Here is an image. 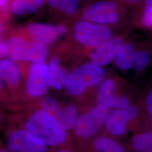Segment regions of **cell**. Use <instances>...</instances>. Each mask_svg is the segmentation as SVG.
<instances>
[{"mask_svg":"<svg viewBox=\"0 0 152 152\" xmlns=\"http://www.w3.org/2000/svg\"><path fill=\"white\" fill-rule=\"evenodd\" d=\"M26 130L48 147H61L67 141V133L42 110L34 113L25 124Z\"/></svg>","mask_w":152,"mask_h":152,"instance_id":"6da1fadb","label":"cell"},{"mask_svg":"<svg viewBox=\"0 0 152 152\" xmlns=\"http://www.w3.org/2000/svg\"><path fill=\"white\" fill-rule=\"evenodd\" d=\"M105 125L109 135L116 137L124 136L130 130L134 133L144 128V115L139 98L127 108L109 112Z\"/></svg>","mask_w":152,"mask_h":152,"instance_id":"7a4b0ae2","label":"cell"},{"mask_svg":"<svg viewBox=\"0 0 152 152\" xmlns=\"http://www.w3.org/2000/svg\"><path fill=\"white\" fill-rule=\"evenodd\" d=\"M0 50L1 56L15 61L44 63L49 55L46 46L18 36L1 41Z\"/></svg>","mask_w":152,"mask_h":152,"instance_id":"3957f363","label":"cell"},{"mask_svg":"<svg viewBox=\"0 0 152 152\" xmlns=\"http://www.w3.org/2000/svg\"><path fill=\"white\" fill-rule=\"evenodd\" d=\"M105 75L106 71L103 66L92 61L87 63L71 72L66 80L65 87L69 94L78 96L88 87L99 85Z\"/></svg>","mask_w":152,"mask_h":152,"instance_id":"277c9868","label":"cell"},{"mask_svg":"<svg viewBox=\"0 0 152 152\" xmlns=\"http://www.w3.org/2000/svg\"><path fill=\"white\" fill-rule=\"evenodd\" d=\"M73 36L82 45L95 49L112 38V32L106 26L82 19L76 22L73 26Z\"/></svg>","mask_w":152,"mask_h":152,"instance_id":"5b68a950","label":"cell"},{"mask_svg":"<svg viewBox=\"0 0 152 152\" xmlns=\"http://www.w3.org/2000/svg\"><path fill=\"white\" fill-rule=\"evenodd\" d=\"M119 85L112 78H106L98 87L96 99L98 104L113 109H124L134 103V97L119 92Z\"/></svg>","mask_w":152,"mask_h":152,"instance_id":"8992f818","label":"cell"},{"mask_svg":"<svg viewBox=\"0 0 152 152\" xmlns=\"http://www.w3.org/2000/svg\"><path fill=\"white\" fill-rule=\"evenodd\" d=\"M109 108L98 104L85 114L79 117L76 126V134L81 139H87L95 135L105 125Z\"/></svg>","mask_w":152,"mask_h":152,"instance_id":"52a82bcc","label":"cell"},{"mask_svg":"<svg viewBox=\"0 0 152 152\" xmlns=\"http://www.w3.org/2000/svg\"><path fill=\"white\" fill-rule=\"evenodd\" d=\"M83 19L100 25L114 24L119 20L117 4L112 1H101L87 6L82 13Z\"/></svg>","mask_w":152,"mask_h":152,"instance_id":"ba28073f","label":"cell"},{"mask_svg":"<svg viewBox=\"0 0 152 152\" xmlns=\"http://www.w3.org/2000/svg\"><path fill=\"white\" fill-rule=\"evenodd\" d=\"M41 108L65 130L76 127L79 117L78 109L75 106L68 105L62 108L55 99L47 96L42 100Z\"/></svg>","mask_w":152,"mask_h":152,"instance_id":"9c48e42d","label":"cell"},{"mask_svg":"<svg viewBox=\"0 0 152 152\" xmlns=\"http://www.w3.org/2000/svg\"><path fill=\"white\" fill-rule=\"evenodd\" d=\"M6 143L11 152H49V147L43 142L21 129L11 131Z\"/></svg>","mask_w":152,"mask_h":152,"instance_id":"30bf717a","label":"cell"},{"mask_svg":"<svg viewBox=\"0 0 152 152\" xmlns=\"http://www.w3.org/2000/svg\"><path fill=\"white\" fill-rule=\"evenodd\" d=\"M26 31L32 41L46 46L53 43L65 34L68 28L61 24L32 23L27 26Z\"/></svg>","mask_w":152,"mask_h":152,"instance_id":"8fae6325","label":"cell"},{"mask_svg":"<svg viewBox=\"0 0 152 152\" xmlns=\"http://www.w3.org/2000/svg\"><path fill=\"white\" fill-rule=\"evenodd\" d=\"M49 68V66L45 63H33L31 65L27 86L29 95L37 98L47 91Z\"/></svg>","mask_w":152,"mask_h":152,"instance_id":"7c38bea8","label":"cell"},{"mask_svg":"<svg viewBox=\"0 0 152 152\" xmlns=\"http://www.w3.org/2000/svg\"><path fill=\"white\" fill-rule=\"evenodd\" d=\"M124 39L121 37L109 39L94 49L91 54L92 62L102 66L108 65L115 60Z\"/></svg>","mask_w":152,"mask_h":152,"instance_id":"4fadbf2b","label":"cell"},{"mask_svg":"<svg viewBox=\"0 0 152 152\" xmlns=\"http://www.w3.org/2000/svg\"><path fill=\"white\" fill-rule=\"evenodd\" d=\"M88 152H129L127 145L111 136L100 135L91 142Z\"/></svg>","mask_w":152,"mask_h":152,"instance_id":"5bb4252c","label":"cell"},{"mask_svg":"<svg viewBox=\"0 0 152 152\" xmlns=\"http://www.w3.org/2000/svg\"><path fill=\"white\" fill-rule=\"evenodd\" d=\"M127 147L129 152H152V129L142 128L134 132Z\"/></svg>","mask_w":152,"mask_h":152,"instance_id":"9a60e30c","label":"cell"},{"mask_svg":"<svg viewBox=\"0 0 152 152\" xmlns=\"http://www.w3.org/2000/svg\"><path fill=\"white\" fill-rule=\"evenodd\" d=\"M49 71L47 76L48 85L55 89L60 90L65 86L68 77V72L61 65L60 60L54 57L50 60Z\"/></svg>","mask_w":152,"mask_h":152,"instance_id":"2e32d148","label":"cell"},{"mask_svg":"<svg viewBox=\"0 0 152 152\" xmlns=\"http://www.w3.org/2000/svg\"><path fill=\"white\" fill-rule=\"evenodd\" d=\"M136 52V48L133 43L130 42L124 43L115 59L117 67L122 71H128L132 69Z\"/></svg>","mask_w":152,"mask_h":152,"instance_id":"e0dca14e","label":"cell"},{"mask_svg":"<svg viewBox=\"0 0 152 152\" xmlns=\"http://www.w3.org/2000/svg\"><path fill=\"white\" fill-rule=\"evenodd\" d=\"M0 76L10 87H16L20 81V73L14 61L5 59L0 62Z\"/></svg>","mask_w":152,"mask_h":152,"instance_id":"ac0fdd59","label":"cell"},{"mask_svg":"<svg viewBox=\"0 0 152 152\" xmlns=\"http://www.w3.org/2000/svg\"><path fill=\"white\" fill-rule=\"evenodd\" d=\"M45 0H14L10 10L16 16H23L36 12L44 4Z\"/></svg>","mask_w":152,"mask_h":152,"instance_id":"d6986e66","label":"cell"},{"mask_svg":"<svg viewBox=\"0 0 152 152\" xmlns=\"http://www.w3.org/2000/svg\"><path fill=\"white\" fill-rule=\"evenodd\" d=\"M139 100L144 115L145 127L152 129V83L140 92Z\"/></svg>","mask_w":152,"mask_h":152,"instance_id":"ffe728a7","label":"cell"},{"mask_svg":"<svg viewBox=\"0 0 152 152\" xmlns=\"http://www.w3.org/2000/svg\"><path fill=\"white\" fill-rule=\"evenodd\" d=\"M53 8L68 15H75L78 11L81 0H47Z\"/></svg>","mask_w":152,"mask_h":152,"instance_id":"44dd1931","label":"cell"},{"mask_svg":"<svg viewBox=\"0 0 152 152\" xmlns=\"http://www.w3.org/2000/svg\"><path fill=\"white\" fill-rule=\"evenodd\" d=\"M152 60V54L147 49L136 50L135 58L132 69L137 75H142L148 68Z\"/></svg>","mask_w":152,"mask_h":152,"instance_id":"7402d4cb","label":"cell"},{"mask_svg":"<svg viewBox=\"0 0 152 152\" xmlns=\"http://www.w3.org/2000/svg\"><path fill=\"white\" fill-rule=\"evenodd\" d=\"M142 23L146 27H152V0H145V6L142 17Z\"/></svg>","mask_w":152,"mask_h":152,"instance_id":"603a6c76","label":"cell"},{"mask_svg":"<svg viewBox=\"0 0 152 152\" xmlns=\"http://www.w3.org/2000/svg\"><path fill=\"white\" fill-rule=\"evenodd\" d=\"M1 12L5 13L9 9V0H0Z\"/></svg>","mask_w":152,"mask_h":152,"instance_id":"cb8c5ba5","label":"cell"},{"mask_svg":"<svg viewBox=\"0 0 152 152\" xmlns=\"http://www.w3.org/2000/svg\"><path fill=\"white\" fill-rule=\"evenodd\" d=\"M129 4H135L141 0H125Z\"/></svg>","mask_w":152,"mask_h":152,"instance_id":"d4e9b609","label":"cell"},{"mask_svg":"<svg viewBox=\"0 0 152 152\" xmlns=\"http://www.w3.org/2000/svg\"><path fill=\"white\" fill-rule=\"evenodd\" d=\"M0 152H11L7 147H1Z\"/></svg>","mask_w":152,"mask_h":152,"instance_id":"484cf974","label":"cell"},{"mask_svg":"<svg viewBox=\"0 0 152 152\" xmlns=\"http://www.w3.org/2000/svg\"><path fill=\"white\" fill-rule=\"evenodd\" d=\"M54 152H75L73 151H72L69 149H59V150H56V151Z\"/></svg>","mask_w":152,"mask_h":152,"instance_id":"4316f807","label":"cell"},{"mask_svg":"<svg viewBox=\"0 0 152 152\" xmlns=\"http://www.w3.org/2000/svg\"><path fill=\"white\" fill-rule=\"evenodd\" d=\"M105 1H112V0H105Z\"/></svg>","mask_w":152,"mask_h":152,"instance_id":"83f0119b","label":"cell"}]
</instances>
